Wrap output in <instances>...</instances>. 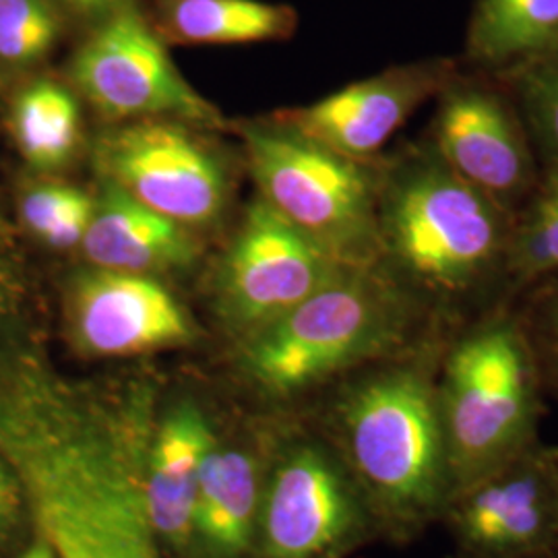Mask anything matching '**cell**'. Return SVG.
Returning a JSON list of instances; mask_svg holds the SVG:
<instances>
[{
	"label": "cell",
	"mask_w": 558,
	"mask_h": 558,
	"mask_svg": "<svg viewBox=\"0 0 558 558\" xmlns=\"http://www.w3.org/2000/svg\"><path fill=\"white\" fill-rule=\"evenodd\" d=\"M433 348L362 368L329 405L323 437L338 451L379 534L398 542L439 525L453 474Z\"/></svg>",
	"instance_id": "obj_1"
},
{
	"label": "cell",
	"mask_w": 558,
	"mask_h": 558,
	"mask_svg": "<svg viewBox=\"0 0 558 558\" xmlns=\"http://www.w3.org/2000/svg\"><path fill=\"white\" fill-rule=\"evenodd\" d=\"M424 304L379 265L345 267L292 311L240 341L260 393L294 399L339 377L428 348Z\"/></svg>",
	"instance_id": "obj_2"
},
{
	"label": "cell",
	"mask_w": 558,
	"mask_h": 558,
	"mask_svg": "<svg viewBox=\"0 0 558 558\" xmlns=\"http://www.w3.org/2000/svg\"><path fill=\"white\" fill-rule=\"evenodd\" d=\"M437 396L453 493L542 440V383L513 315L482 320L440 354Z\"/></svg>",
	"instance_id": "obj_3"
},
{
	"label": "cell",
	"mask_w": 558,
	"mask_h": 558,
	"mask_svg": "<svg viewBox=\"0 0 558 558\" xmlns=\"http://www.w3.org/2000/svg\"><path fill=\"white\" fill-rule=\"evenodd\" d=\"M387 257L422 292L459 299L505 257L502 211L435 156L408 163L380 186Z\"/></svg>",
	"instance_id": "obj_4"
},
{
	"label": "cell",
	"mask_w": 558,
	"mask_h": 558,
	"mask_svg": "<svg viewBox=\"0 0 558 558\" xmlns=\"http://www.w3.org/2000/svg\"><path fill=\"white\" fill-rule=\"evenodd\" d=\"M240 133L259 199L339 263L379 265L380 184L364 161L339 156L276 120Z\"/></svg>",
	"instance_id": "obj_5"
},
{
	"label": "cell",
	"mask_w": 558,
	"mask_h": 558,
	"mask_svg": "<svg viewBox=\"0 0 558 558\" xmlns=\"http://www.w3.org/2000/svg\"><path fill=\"white\" fill-rule=\"evenodd\" d=\"M69 85L110 124L166 119L226 126L220 110L182 77L140 0L85 29L69 60Z\"/></svg>",
	"instance_id": "obj_6"
},
{
	"label": "cell",
	"mask_w": 558,
	"mask_h": 558,
	"mask_svg": "<svg viewBox=\"0 0 558 558\" xmlns=\"http://www.w3.org/2000/svg\"><path fill=\"white\" fill-rule=\"evenodd\" d=\"M201 131L166 119L108 124L92 145V163L98 180L201 232L221 220L232 197L228 163Z\"/></svg>",
	"instance_id": "obj_7"
},
{
	"label": "cell",
	"mask_w": 558,
	"mask_h": 558,
	"mask_svg": "<svg viewBox=\"0 0 558 558\" xmlns=\"http://www.w3.org/2000/svg\"><path fill=\"white\" fill-rule=\"evenodd\" d=\"M259 532L265 558H343L379 534L356 482L323 435H300L279 453L263 482Z\"/></svg>",
	"instance_id": "obj_8"
},
{
	"label": "cell",
	"mask_w": 558,
	"mask_h": 558,
	"mask_svg": "<svg viewBox=\"0 0 558 558\" xmlns=\"http://www.w3.org/2000/svg\"><path fill=\"white\" fill-rule=\"evenodd\" d=\"M345 267L350 265L333 259L257 197L218 265L216 313L242 341L292 311Z\"/></svg>",
	"instance_id": "obj_9"
},
{
	"label": "cell",
	"mask_w": 558,
	"mask_h": 558,
	"mask_svg": "<svg viewBox=\"0 0 558 558\" xmlns=\"http://www.w3.org/2000/svg\"><path fill=\"white\" fill-rule=\"evenodd\" d=\"M439 525L451 558H530L558 553V445L538 440L458 488Z\"/></svg>",
	"instance_id": "obj_10"
},
{
	"label": "cell",
	"mask_w": 558,
	"mask_h": 558,
	"mask_svg": "<svg viewBox=\"0 0 558 558\" xmlns=\"http://www.w3.org/2000/svg\"><path fill=\"white\" fill-rule=\"evenodd\" d=\"M62 325L71 348L92 360L137 359L197 339L195 320L161 278L92 265L62 286Z\"/></svg>",
	"instance_id": "obj_11"
},
{
	"label": "cell",
	"mask_w": 558,
	"mask_h": 558,
	"mask_svg": "<svg viewBox=\"0 0 558 558\" xmlns=\"http://www.w3.org/2000/svg\"><path fill=\"white\" fill-rule=\"evenodd\" d=\"M439 96L435 156L505 211L534 182V160L518 117L499 94L458 75Z\"/></svg>",
	"instance_id": "obj_12"
},
{
	"label": "cell",
	"mask_w": 558,
	"mask_h": 558,
	"mask_svg": "<svg viewBox=\"0 0 558 558\" xmlns=\"http://www.w3.org/2000/svg\"><path fill=\"white\" fill-rule=\"evenodd\" d=\"M453 75L451 60L399 64L274 120L339 156L366 161Z\"/></svg>",
	"instance_id": "obj_13"
},
{
	"label": "cell",
	"mask_w": 558,
	"mask_h": 558,
	"mask_svg": "<svg viewBox=\"0 0 558 558\" xmlns=\"http://www.w3.org/2000/svg\"><path fill=\"white\" fill-rule=\"evenodd\" d=\"M80 253L92 267L161 278L199 260V232L100 180L96 209Z\"/></svg>",
	"instance_id": "obj_14"
},
{
	"label": "cell",
	"mask_w": 558,
	"mask_h": 558,
	"mask_svg": "<svg viewBox=\"0 0 558 558\" xmlns=\"http://www.w3.org/2000/svg\"><path fill=\"white\" fill-rule=\"evenodd\" d=\"M216 442L193 399H182L156 422L145 463V499L158 538L170 548L191 544L201 470Z\"/></svg>",
	"instance_id": "obj_15"
},
{
	"label": "cell",
	"mask_w": 558,
	"mask_h": 558,
	"mask_svg": "<svg viewBox=\"0 0 558 558\" xmlns=\"http://www.w3.org/2000/svg\"><path fill=\"white\" fill-rule=\"evenodd\" d=\"M263 482L255 458L216 442L203 463L193 536L207 558H240L259 530Z\"/></svg>",
	"instance_id": "obj_16"
},
{
	"label": "cell",
	"mask_w": 558,
	"mask_h": 558,
	"mask_svg": "<svg viewBox=\"0 0 558 558\" xmlns=\"http://www.w3.org/2000/svg\"><path fill=\"white\" fill-rule=\"evenodd\" d=\"M145 13L166 46L281 41L299 27L294 7L267 0H149Z\"/></svg>",
	"instance_id": "obj_17"
},
{
	"label": "cell",
	"mask_w": 558,
	"mask_h": 558,
	"mask_svg": "<svg viewBox=\"0 0 558 558\" xmlns=\"http://www.w3.org/2000/svg\"><path fill=\"white\" fill-rule=\"evenodd\" d=\"M11 133L21 160L40 177H54L80 156L83 112L77 92L62 81L32 77L11 106Z\"/></svg>",
	"instance_id": "obj_18"
},
{
	"label": "cell",
	"mask_w": 558,
	"mask_h": 558,
	"mask_svg": "<svg viewBox=\"0 0 558 558\" xmlns=\"http://www.w3.org/2000/svg\"><path fill=\"white\" fill-rule=\"evenodd\" d=\"M558 50V0H476L465 36L470 60L490 69Z\"/></svg>",
	"instance_id": "obj_19"
},
{
	"label": "cell",
	"mask_w": 558,
	"mask_h": 558,
	"mask_svg": "<svg viewBox=\"0 0 558 558\" xmlns=\"http://www.w3.org/2000/svg\"><path fill=\"white\" fill-rule=\"evenodd\" d=\"M71 25L57 0H0V85L32 77Z\"/></svg>",
	"instance_id": "obj_20"
},
{
	"label": "cell",
	"mask_w": 558,
	"mask_h": 558,
	"mask_svg": "<svg viewBox=\"0 0 558 558\" xmlns=\"http://www.w3.org/2000/svg\"><path fill=\"white\" fill-rule=\"evenodd\" d=\"M96 209V191L57 179L27 184L17 199L23 228L50 251H80Z\"/></svg>",
	"instance_id": "obj_21"
},
{
	"label": "cell",
	"mask_w": 558,
	"mask_h": 558,
	"mask_svg": "<svg viewBox=\"0 0 558 558\" xmlns=\"http://www.w3.org/2000/svg\"><path fill=\"white\" fill-rule=\"evenodd\" d=\"M505 265L511 276L536 279L558 271V166H553L527 214L507 239Z\"/></svg>",
	"instance_id": "obj_22"
},
{
	"label": "cell",
	"mask_w": 558,
	"mask_h": 558,
	"mask_svg": "<svg viewBox=\"0 0 558 558\" xmlns=\"http://www.w3.org/2000/svg\"><path fill=\"white\" fill-rule=\"evenodd\" d=\"M505 71H509L513 80L539 147L550 163L558 166V50L519 62Z\"/></svg>",
	"instance_id": "obj_23"
},
{
	"label": "cell",
	"mask_w": 558,
	"mask_h": 558,
	"mask_svg": "<svg viewBox=\"0 0 558 558\" xmlns=\"http://www.w3.org/2000/svg\"><path fill=\"white\" fill-rule=\"evenodd\" d=\"M515 319L532 352L542 389L558 398V283L538 292Z\"/></svg>",
	"instance_id": "obj_24"
},
{
	"label": "cell",
	"mask_w": 558,
	"mask_h": 558,
	"mask_svg": "<svg viewBox=\"0 0 558 558\" xmlns=\"http://www.w3.org/2000/svg\"><path fill=\"white\" fill-rule=\"evenodd\" d=\"M27 300V279L20 263L0 244V352L20 339L15 331Z\"/></svg>",
	"instance_id": "obj_25"
},
{
	"label": "cell",
	"mask_w": 558,
	"mask_h": 558,
	"mask_svg": "<svg viewBox=\"0 0 558 558\" xmlns=\"http://www.w3.org/2000/svg\"><path fill=\"white\" fill-rule=\"evenodd\" d=\"M23 505L20 482L7 461L0 458V538L17 523Z\"/></svg>",
	"instance_id": "obj_26"
},
{
	"label": "cell",
	"mask_w": 558,
	"mask_h": 558,
	"mask_svg": "<svg viewBox=\"0 0 558 558\" xmlns=\"http://www.w3.org/2000/svg\"><path fill=\"white\" fill-rule=\"evenodd\" d=\"M62 11L69 15L71 23L89 29L98 21L114 13L126 0H57Z\"/></svg>",
	"instance_id": "obj_27"
},
{
	"label": "cell",
	"mask_w": 558,
	"mask_h": 558,
	"mask_svg": "<svg viewBox=\"0 0 558 558\" xmlns=\"http://www.w3.org/2000/svg\"><path fill=\"white\" fill-rule=\"evenodd\" d=\"M20 558H59L54 548L50 546V542L46 538L38 536V539H34V544L21 555Z\"/></svg>",
	"instance_id": "obj_28"
},
{
	"label": "cell",
	"mask_w": 558,
	"mask_h": 558,
	"mask_svg": "<svg viewBox=\"0 0 558 558\" xmlns=\"http://www.w3.org/2000/svg\"><path fill=\"white\" fill-rule=\"evenodd\" d=\"M7 230V221H4V216H2V211H0V234Z\"/></svg>",
	"instance_id": "obj_29"
},
{
	"label": "cell",
	"mask_w": 558,
	"mask_h": 558,
	"mask_svg": "<svg viewBox=\"0 0 558 558\" xmlns=\"http://www.w3.org/2000/svg\"><path fill=\"white\" fill-rule=\"evenodd\" d=\"M530 558H558V553H548V555H538V557Z\"/></svg>",
	"instance_id": "obj_30"
}]
</instances>
